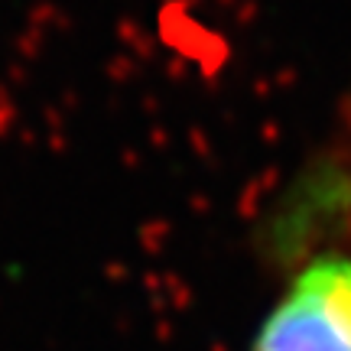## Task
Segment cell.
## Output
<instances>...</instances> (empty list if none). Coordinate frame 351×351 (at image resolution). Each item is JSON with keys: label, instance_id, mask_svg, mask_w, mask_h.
<instances>
[{"label": "cell", "instance_id": "1", "mask_svg": "<svg viewBox=\"0 0 351 351\" xmlns=\"http://www.w3.org/2000/svg\"><path fill=\"white\" fill-rule=\"evenodd\" d=\"M254 351H351V257H319L261 326Z\"/></svg>", "mask_w": 351, "mask_h": 351}]
</instances>
